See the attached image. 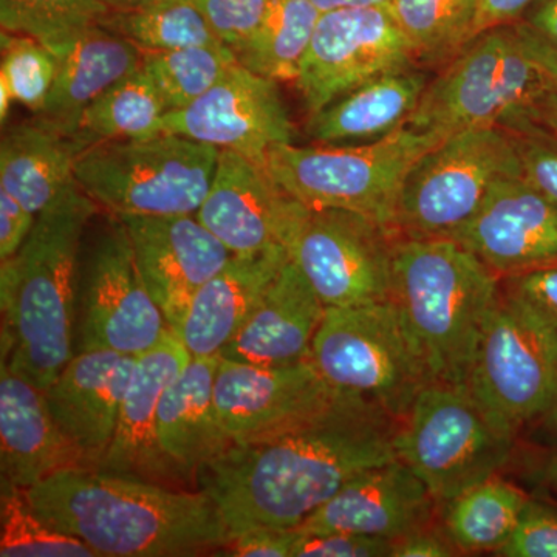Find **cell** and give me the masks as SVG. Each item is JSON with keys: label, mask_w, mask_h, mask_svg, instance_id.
<instances>
[{"label": "cell", "mask_w": 557, "mask_h": 557, "mask_svg": "<svg viewBox=\"0 0 557 557\" xmlns=\"http://www.w3.org/2000/svg\"><path fill=\"white\" fill-rule=\"evenodd\" d=\"M399 421L355 395L273 437L233 445L201 469L230 534L251 527L298 528L359 472L398 458Z\"/></svg>", "instance_id": "1"}, {"label": "cell", "mask_w": 557, "mask_h": 557, "mask_svg": "<svg viewBox=\"0 0 557 557\" xmlns=\"http://www.w3.org/2000/svg\"><path fill=\"white\" fill-rule=\"evenodd\" d=\"M27 494L44 520L98 557L218 555L230 539L222 512L203 490L67 469Z\"/></svg>", "instance_id": "2"}, {"label": "cell", "mask_w": 557, "mask_h": 557, "mask_svg": "<svg viewBox=\"0 0 557 557\" xmlns=\"http://www.w3.org/2000/svg\"><path fill=\"white\" fill-rule=\"evenodd\" d=\"M98 211L100 207L73 183L36 215L20 251L2 260L7 364L42 391L75 357L81 244Z\"/></svg>", "instance_id": "3"}, {"label": "cell", "mask_w": 557, "mask_h": 557, "mask_svg": "<svg viewBox=\"0 0 557 557\" xmlns=\"http://www.w3.org/2000/svg\"><path fill=\"white\" fill-rule=\"evenodd\" d=\"M500 277L463 245L397 237L391 299L420 347L432 380L467 386Z\"/></svg>", "instance_id": "4"}, {"label": "cell", "mask_w": 557, "mask_h": 557, "mask_svg": "<svg viewBox=\"0 0 557 557\" xmlns=\"http://www.w3.org/2000/svg\"><path fill=\"white\" fill-rule=\"evenodd\" d=\"M547 86L512 24L497 25L474 39L429 79L406 126L440 139L457 132L533 126Z\"/></svg>", "instance_id": "5"}, {"label": "cell", "mask_w": 557, "mask_h": 557, "mask_svg": "<svg viewBox=\"0 0 557 557\" xmlns=\"http://www.w3.org/2000/svg\"><path fill=\"white\" fill-rule=\"evenodd\" d=\"M220 149L183 135L110 139L84 149L75 182L110 214L196 215L207 197Z\"/></svg>", "instance_id": "6"}, {"label": "cell", "mask_w": 557, "mask_h": 557, "mask_svg": "<svg viewBox=\"0 0 557 557\" xmlns=\"http://www.w3.org/2000/svg\"><path fill=\"white\" fill-rule=\"evenodd\" d=\"M442 141L405 126L366 145L288 143L270 150L265 168L278 188L306 207L358 212L394 233L403 180L423 153Z\"/></svg>", "instance_id": "7"}, {"label": "cell", "mask_w": 557, "mask_h": 557, "mask_svg": "<svg viewBox=\"0 0 557 557\" xmlns=\"http://www.w3.org/2000/svg\"><path fill=\"white\" fill-rule=\"evenodd\" d=\"M518 432L491 416L468 386L428 384L399 421L398 458L423 480L440 508L508 463Z\"/></svg>", "instance_id": "8"}, {"label": "cell", "mask_w": 557, "mask_h": 557, "mask_svg": "<svg viewBox=\"0 0 557 557\" xmlns=\"http://www.w3.org/2000/svg\"><path fill=\"white\" fill-rule=\"evenodd\" d=\"M311 362L330 386L401 421L413 399L434 383L420 347L394 300L327 307Z\"/></svg>", "instance_id": "9"}, {"label": "cell", "mask_w": 557, "mask_h": 557, "mask_svg": "<svg viewBox=\"0 0 557 557\" xmlns=\"http://www.w3.org/2000/svg\"><path fill=\"white\" fill-rule=\"evenodd\" d=\"M519 174L522 161L511 131L496 126L450 135L423 153L403 180L395 237L456 239L494 183Z\"/></svg>", "instance_id": "10"}, {"label": "cell", "mask_w": 557, "mask_h": 557, "mask_svg": "<svg viewBox=\"0 0 557 557\" xmlns=\"http://www.w3.org/2000/svg\"><path fill=\"white\" fill-rule=\"evenodd\" d=\"M395 239L358 212L293 199L282 244L324 306L344 309L391 299Z\"/></svg>", "instance_id": "11"}, {"label": "cell", "mask_w": 557, "mask_h": 557, "mask_svg": "<svg viewBox=\"0 0 557 557\" xmlns=\"http://www.w3.org/2000/svg\"><path fill=\"white\" fill-rule=\"evenodd\" d=\"M78 304V351L139 357L171 330L150 296L129 231L119 215L110 214L84 262Z\"/></svg>", "instance_id": "12"}, {"label": "cell", "mask_w": 557, "mask_h": 557, "mask_svg": "<svg viewBox=\"0 0 557 557\" xmlns=\"http://www.w3.org/2000/svg\"><path fill=\"white\" fill-rule=\"evenodd\" d=\"M467 386L515 432L557 403V357L504 295L486 319Z\"/></svg>", "instance_id": "13"}, {"label": "cell", "mask_w": 557, "mask_h": 557, "mask_svg": "<svg viewBox=\"0 0 557 557\" xmlns=\"http://www.w3.org/2000/svg\"><path fill=\"white\" fill-rule=\"evenodd\" d=\"M418 67L412 46L387 7L321 13L296 89L310 115L355 87Z\"/></svg>", "instance_id": "14"}, {"label": "cell", "mask_w": 557, "mask_h": 557, "mask_svg": "<svg viewBox=\"0 0 557 557\" xmlns=\"http://www.w3.org/2000/svg\"><path fill=\"white\" fill-rule=\"evenodd\" d=\"M277 84L236 62L199 100L168 112L161 131L233 150L265 166L270 150L292 143L295 132Z\"/></svg>", "instance_id": "15"}, {"label": "cell", "mask_w": 557, "mask_h": 557, "mask_svg": "<svg viewBox=\"0 0 557 557\" xmlns=\"http://www.w3.org/2000/svg\"><path fill=\"white\" fill-rule=\"evenodd\" d=\"M343 392L306 361L258 366L220 357L214 397L234 445L260 442L313 417Z\"/></svg>", "instance_id": "16"}, {"label": "cell", "mask_w": 557, "mask_h": 557, "mask_svg": "<svg viewBox=\"0 0 557 557\" xmlns=\"http://www.w3.org/2000/svg\"><path fill=\"white\" fill-rule=\"evenodd\" d=\"M454 240L500 278L557 265V205L525 175H507Z\"/></svg>", "instance_id": "17"}, {"label": "cell", "mask_w": 557, "mask_h": 557, "mask_svg": "<svg viewBox=\"0 0 557 557\" xmlns=\"http://www.w3.org/2000/svg\"><path fill=\"white\" fill-rule=\"evenodd\" d=\"M129 231L138 269L172 332L177 333L197 292L233 252L196 215L120 218Z\"/></svg>", "instance_id": "18"}, {"label": "cell", "mask_w": 557, "mask_h": 557, "mask_svg": "<svg viewBox=\"0 0 557 557\" xmlns=\"http://www.w3.org/2000/svg\"><path fill=\"white\" fill-rule=\"evenodd\" d=\"M190 358L172 330L161 336L157 346L137 357L115 435L98 471L178 490L189 485L161 449L159 405Z\"/></svg>", "instance_id": "19"}, {"label": "cell", "mask_w": 557, "mask_h": 557, "mask_svg": "<svg viewBox=\"0 0 557 557\" xmlns=\"http://www.w3.org/2000/svg\"><path fill=\"white\" fill-rule=\"evenodd\" d=\"M435 504L423 480L401 458L359 472L304 520V534L348 533L395 539L431 523Z\"/></svg>", "instance_id": "20"}, {"label": "cell", "mask_w": 557, "mask_h": 557, "mask_svg": "<svg viewBox=\"0 0 557 557\" xmlns=\"http://www.w3.org/2000/svg\"><path fill=\"white\" fill-rule=\"evenodd\" d=\"M292 203L265 166L222 149L196 218L233 255H255L284 245Z\"/></svg>", "instance_id": "21"}, {"label": "cell", "mask_w": 557, "mask_h": 557, "mask_svg": "<svg viewBox=\"0 0 557 557\" xmlns=\"http://www.w3.org/2000/svg\"><path fill=\"white\" fill-rule=\"evenodd\" d=\"M137 357L112 350L76 351L44 391L54 420L98 471L108 453Z\"/></svg>", "instance_id": "22"}, {"label": "cell", "mask_w": 557, "mask_h": 557, "mask_svg": "<svg viewBox=\"0 0 557 557\" xmlns=\"http://www.w3.org/2000/svg\"><path fill=\"white\" fill-rule=\"evenodd\" d=\"M67 469L91 468L54 420L42 388L2 359L0 482L28 490Z\"/></svg>", "instance_id": "23"}, {"label": "cell", "mask_w": 557, "mask_h": 557, "mask_svg": "<svg viewBox=\"0 0 557 557\" xmlns=\"http://www.w3.org/2000/svg\"><path fill=\"white\" fill-rule=\"evenodd\" d=\"M325 309L302 271L288 259L220 357L258 366L310 361Z\"/></svg>", "instance_id": "24"}, {"label": "cell", "mask_w": 557, "mask_h": 557, "mask_svg": "<svg viewBox=\"0 0 557 557\" xmlns=\"http://www.w3.org/2000/svg\"><path fill=\"white\" fill-rule=\"evenodd\" d=\"M284 245L255 255H233L194 296L175 335L193 358L219 357L258 307L288 262Z\"/></svg>", "instance_id": "25"}, {"label": "cell", "mask_w": 557, "mask_h": 557, "mask_svg": "<svg viewBox=\"0 0 557 557\" xmlns=\"http://www.w3.org/2000/svg\"><path fill=\"white\" fill-rule=\"evenodd\" d=\"M219 357L190 358L159 405L161 449L193 485L201 469L234 445L220 420L214 383Z\"/></svg>", "instance_id": "26"}, {"label": "cell", "mask_w": 557, "mask_h": 557, "mask_svg": "<svg viewBox=\"0 0 557 557\" xmlns=\"http://www.w3.org/2000/svg\"><path fill=\"white\" fill-rule=\"evenodd\" d=\"M141 67L143 53L134 44L95 25L58 57L57 78L46 106L36 116L75 137L81 116L91 102Z\"/></svg>", "instance_id": "27"}, {"label": "cell", "mask_w": 557, "mask_h": 557, "mask_svg": "<svg viewBox=\"0 0 557 557\" xmlns=\"http://www.w3.org/2000/svg\"><path fill=\"white\" fill-rule=\"evenodd\" d=\"M429 79L421 67L376 76L310 115V138L318 145H366L386 138L408 124Z\"/></svg>", "instance_id": "28"}, {"label": "cell", "mask_w": 557, "mask_h": 557, "mask_svg": "<svg viewBox=\"0 0 557 557\" xmlns=\"http://www.w3.org/2000/svg\"><path fill=\"white\" fill-rule=\"evenodd\" d=\"M86 149L76 137L35 119L10 127L0 143V189L38 215L75 183Z\"/></svg>", "instance_id": "29"}, {"label": "cell", "mask_w": 557, "mask_h": 557, "mask_svg": "<svg viewBox=\"0 0 557 557\" xmlns=\"http://www.w3.org/2000/svg\"><path fill=\"white\" fill-rule=\"evenodd\" d=\"M527 502L518 486L493 475L443 505V530L460 555H496L515 533Z\"/></svg>", "instance_id": "30"}, {"label": "cell", "mask_w": 557, "mask_h": 557, "mask_svg": "<svg viewBox=\"0 0 557 557\" xmlns=\"http://www.w3.org/2000/svg\"><path fill=\"white\" fill-rule=\"evenodd\" d=\"M319 17L321 11L310 0H276L259 27L231 50L249 72L295 83Z\"/></svg>", "instance_id": "31"}, {"label": "cell", "mask_w": 557, "mask_h": 557, "mask_svg": "<svg viewBox=\"0 0 557 557\" xmlns=\"http://www.w3.org/2000/svg\"><path fill=\"white\" fill-rule=\"evenodd\" d=\"M480 0H391L418 67L440 70L474 38Z\"/></svg>", "instance_id": "32"}, {"label": "cell", "mask_w": 557, "mask_h": 557, "mask_svg": "<svg viewBox=\"0 0 557 557\" xmlns=\"http://www.w3.org/2000/svg\"><path fill=\"white\" fill-rule=\"evenodd\" d=\"M168 109L145 69L113 84L81 116L75 137L89 148L110 139L160 134Z\"/></svg>", "instance_id": "33"}, {"label": "cell", "mask_w": 557, "mask_h": 557, "mask_svg": "<svg viewBox=\"0 0 557 557\" xmlns=\"http://www.w3.org/2000/svg\"><path fill=\"white\" fill-rule=\"evenodd\" d=\"M100 25L129 40L143 54L223 44L194 0H153L139 9L110 10Z\"/></svg>", "instance_id": "34"}, {"label": "cell", "mask_w": 557, "mask_h": 557, "mask_svg": "<svg viewBox=\"0 0 557 557\" xmlns=\"http://www.w3.org/2000/svg\"><path fill=\"white\" fill-rule=\"evenodd\" d=\"M109 11L102 0H0V25L39 40L58 58Z\"/></svg>", "instance_id": "35"}, {"label": "cell", "mask_w": 557, "mask_h": 557, "mask_svg": "<svg viewBox=\"0 0 557 557\" xmlns=\"http://www.w3.org/2000/svg\"><path fill=\"white\" fill-rule=\"evenodd\" d=\"M236 62L225 44L143 54V69L159 90L168 112L199 100Z\"/></svg>", "instance_id": "36"}, {"label": "cell", "mask_w": 557, "mask_h": 557, "mask_svg": "<svg viewBox=\"0 0 557 557\" xmlns=\"http://www.w3.org/2000/svg\"><path fill=\"white\" fill-rule=\"evenodd\" d=\"M0 556L98 557L89 545L44 520L25 487L7 482H0Z\"/></svg>", "instance_id": "37"}, {"label": "cell", "mask_w": 557, "mask_h": 557, "mask_svg": "<svg viewBox=\"0 0 557 557\" xmlns=\"http://www.w3.org/2000/svg\"><path fill=\"white\" fill-rule=\"evenodd\" d=\"M0 81L9 86L14 102L33 113L46 106L58 72V58L30 36L2 30Z\"/></svg>", "instance_id": "38"}, {"label": "cell", "mask_w": 557, "mask_h": 557, "mask_svg": "<svg viewBox=\"0 0 557 557\" xmlns=\"http://www.w3.org/2000/svg\"><path fill=\"white\" fill-rule=\"evenodd\" d=\"M505 296L536 329L557 357V265L502 277Z\"/></svg>", "instance_id": "39"}, {"label": "cell", "mask_w": 557, "mask_h": 557, "mask_svg": "<svg viewBox=\"0 0 557 557\" xmlns=\"http://www.w3.org/2000/svg\"><path fill=\"white\" fill-rule=\"evenodd\" d=\"M496 556L557 557V508L528 498L515 533Z\"/></svg>", "instance_id": "40"}, {"label": "cell", "mask_w": 557, "mask_h": 557, "mask_svg": "<svg viewBox=\"0 0 557 557\" xmlns=\"http://www.w3.org/2000/svg\"><path fill=\"white\" fill-rule=\"evenodd\" d=\"M223 44L234 49L259 27L276 0H194Z\"/></svg>", "instance_id": "41"}, {"label": "cell", "mask_w": 557, "mask_h": 557, "mask_svg": "<svg viewBox=\"0 0 557 557\" xmlns=\"http://www.w3.org/2000/svg\"><path fill=\"white\" fill-rule=\"evenodd\" d=\"M523 175L557 205V137L542 127L512 132Z\"/></svg>", "instance_id": "42"}, {"label": "cell", "mask_w": 557, "mask_h": 557, "mask_svg": "<svg viewBox=\"0 0 557 557\" xmlns=\"http://www.w3.org/2000/svg\"><path fill=\"white\" fill-rule=\"evenodd\" d=\"M516 27L528 54L544 72L557 70V0H533Z\"/></svg>", "instance_id": "43"}, {"label": "cell", "mask_w": 557, "mask_h": 557, "mask_svg": "<svg viewBox=\"0 0 557 557\" xmlns=\"http://www.w3.org/2000/svg\"><path fill=\"white\" fill-rule=\"evenodd\" d=\"M386 556H392V541L348 533L304 534L299 531L292 552V557Z\"/></svg>", "instance_id": "44"}, {"label": "cell", "mask_w": 557, "mask_h": 557, "mask_svg": "<svg viewBox=\"0 0 557 557\" xmlns=\"http://www.w3.org/2000/svg\"><path fill=\"white\" fill-rule=\"evenodd\" d=\"M296 528L251 527L230 534L228 542L218 553L230 557H292L298 541Z\"/></svg>", "instance_id": "45"}, {"label": "cell", "mask_w": 557, "mask_h": 557, "mask_svg": "<svg viewBox=\"0 0 557 557\" xmlns=\"http://www.w3.org/2000/svg\"><path fill=\"white\" fill-rule=\"evenodd\" d=\"M36 215L24 205L0 189V260L11 258L20 251L30 236Z\"/></svg>", "instance_id": "46"}, {"label": "cell", "mask_w": 557, "mask_h": 557, "mask_svg": "<svg viewBox=\"0 0 557 557\" xmlns=\"http://www.w3.org/2000/svg\"><path fill=\"white\" fill-rule=\"evenodd\" d=\"M392 556L450 557L460 556V552L450 542L445 530L438 531L428 525L392 541Z\"/></svg>", "instance_id": "47"}, {"label": "cell", "mask_w": 557, "mask_h": 557, "mask_svg": "<svg viewBox=\"0 0 557 557\" xmlns=\"http://www.w3.org/2000/svg\"><path fill=\"white\" fill-rule=\"evenodd\" d=\"M531 2L533 0H480L478 20H475L474 25V38L487 28L519 21V17L522 16L523 11L528 9Z\"/></svg>", "instance_id": "48"}, {"label": "cell", "mask_w": 557, "mask_h": 557, "mask_svg": "<svg viewBox=\"0 0 557 557\" xmlns=\"http://www.w3.org/2000/svg\"><path fill=\"white\" fill-rule=\"evenodd\" d=\"M533 121L539 127L557 137V106L552 100H548L545 94L541 101H539Z\"/></svg>", "instance_id": "49"}, {"label": "cell", "mask_w": 557, "mask_h": 557, "mask_svg": "<svg viewBox=\"0 0 557 557\" xmlns=\"http://www.w3.org/2000/svg\"><path fill=\"white\" fill-rule=\"evenodd\" d=\"M321 13L333 10L361 9V7H387L391 0H310Z\"/></svg>", "instance_id": "50"}, {"label": "cell", "mask_w": 557, "mask_h": 557, "mask_svg": "<svg viewBox=\"0 0 557 557\" xmlns=\"http://www.w3.org/2000/svg\"><path fill=\"white\" fill-rule=\"evenodd\" d=\"M539 421H541L539 431H541L542 438L552 445L553 449L557 448V403Z\"/></svg>", "instance_id": "51"}, {"label": "cell", "mask_w": 557, "mask_h": 557, "mask_svg": "<svg viewBox=\"0 0 557 557\" xmlns=\"http://www.w3.org/2000/svg\"><path fill=\"white\" fill-rule=\"evenodd\" d=\"M544 480L552 491L553 494L557 497V448L553 450L552 456L547 458L544 465Z\"/></svg>", "instance_id": "52"}, {"label": "cell", "mask_w": 557, "mask_h": 557, "mask_svg": "<svg viewBox=\"0 0 557 557\" xmlns=\"http://www.w3.org/2000/svg\"><path fill=\"white\" fill-rule=\"evenodd\" d=\"M13 95L3 81H0V121L2 126H5V121L9 119L11 104H13Z\"/></svg>", "instance_id": "53"}, {"label": "cell", "mask_w": 557, "mask_h": 557, "mask_svg": "<svg viewBox=\"0 0 557 557\" xmlns=\"http://www.w3.org/2000/svg\"><path fill=\"white\" fill-rule=\"evenodd\" d=\"M112 11H126L139 9V7L148 5L153 0H102Z\"/></svg>", "instance_id": "54"}, {"label": "cell", "mask_w": 557, "mask_h": 557, "mask_svg": "<svg viewBox=\"0 0 557 557\" xmlns=\"http://www.w3.org/2000/svg\"><path fill=\"white\" fill-rule=\"evenodd\" d=\"M542 73H544L545 86H547L545 95H547L548 100H552L557 106V70L556 72H544L542 70Z\"/></svg>", "instance_id": "55"}]
</instances>
